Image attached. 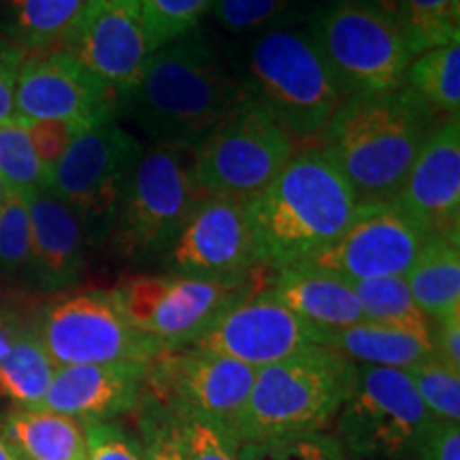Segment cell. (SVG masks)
<instances>
[{
    "instance_id": "6da1fadb",
    "label": "cell",
    "mask_w": 460,
    "mask_h": 460,
    "mask_svg": "<svg viewBox=\"0 0 460 460\" xmlns=\"http://www.w3.org/2000/svg\"><path fill=\"white\" fill-rule=\"evenodd\" d=\"M124 96L154 146L197 149L245 94L209 41L192 31L152 51Z\"/></svg>"
},
{
    "instance_id": "7a4b0ae2",
    "label": "cell",
    "mask_w": 460,
    "mask_h": 460,
    "mask_svg": "<svg viewBox=\"0 0 460 460\" xmlns=\"http://www.w3.org/2000/svg\"><path fill=\"white\" fill-rule=\"evenodd\" d=\"M435 115L405 84L345 96L322 132V152L341 171L358 205L394 203Z\"/></svg>"
},
{
    "instance_id": "3957f363",
    "label": "cell",
    "mask_w": 460,
    "mask_h": 460,
    "mask_svg": "<svg viewBox=\"0 0 460 460\" xmlns=\"http://www.w3.org/2000/svg\"><path fill=\"white\" fill-rule=\"evenodd\" d=\"M262 267H301L335 243L358 211L354 190L322 149L296 154L247 200Z\"/></svg>"
},
{
    "instance_id": "277c9868",
    "label": "cell",
    "mask_w": 460,
    "mask_h": 460,
    "mask_svg": "<svg viewBox=\"0 0 460 460\" xmlns=\"http://www.w3.org/2000/svg\"><path fill=\"white\" fill-rule=\"evenodd\" d=\"M241 88L273 113L296 141L322 137L345 101V92L307 26H281L258 34L245 56Z\"/></svg>"
},
{
    "instance_id": "5b68a950",
    "label": "cell",
    "mask_w": 460,
    "mask_h": 460,
    "mask_svg": "<svg viewBox=\"0 0 460 460\" xmlns=\"http://www.w3.org/2000/svg\"><path fill=\"white\" fill-rule=\"evenodd\" d=\"M356 365L322 345L256 371L234 437L241 441L322 433L354 386Z\"/></svg>"
},
{
    "instance_id": "8992f818",
    "label": "cell",
    "mask_w": 460,
    "mask_h": 460,
    "mask_svg": "<svg viewBox=\"0 0 460 460\" xmlns=\"http://www.w3.org/2000/svg\"><path fill=\"white\" fill-rule=\"evenodd\" d=\"M203 197L194 175V149H143L126 180L107 234L113 250L130 261L164 254Z\"/></svg>"
},
{
    "instance_id": "52a82bcc",
    "label": "cell",
    "mask_w": 460,
    "mask_h": 460,
    "mask_svg": "<svg viewBox=\"0 0 460 460\" xmlns=\"http://www.w3.org/2000/svg\"><path fill=\"white\" fill-rule=\"evenodd\" d=\"M262 290L256 271L234 278L200 275H128L111 296L137 331L164 349L194 343L226 309Z\"/></svg>"
},
{
    "instance_id": "ba28073f",
    "label": "cell",
    "mask_w": 460,
    "mask_h": 460,
    "mask_svg": "<svg viewBox=\"0 0 460 460\" xmlns=\"http://www.w3.org/2000/svg\"><path fill=\"white\" fill-rule=\"evenodd\" d=\"M337 420L343 454L362 458L416 456L439 427L402 369L356 365L354 386Z\"/></svg>"
},
{
    "instance_id": "9c48e42d",
    "label": "cell",
    "mask_w": 460,
    "mask_h": 460,
    "mask_svg": "<svg viewBox=\"0 0 460 460\" xmlns=\"http://www.w3.org/2000/svg\"><path fill=\"white\" fill-rule=\"evenodd\" d=\"M296 143L273 113L243 96L194 149V175L205 194L252 200L296 156Z\"/></svg>"
},
{
    "instance_id": "30bf717a",
    "label": "cell",
    "mask_w": 460,
    "mask_h": 460,
    "mask_svg": "<svg viewBox=\"0 0 460 460\" xmlns=\"http://www.w3.org/2000/svg\"><path fill=\"white\" fill-rule=\"evenodd\" d=\"M307 31L345 96L399 88L413 60L399 22L348 0L315 9Z\"/></svg>"
},
{
    "instance_id": "8fae6325",
    "label": "cell",
    "mask_w": 460,
    "mask_h": 460,
    "mask_svg": "<svg viewBox=\"0 0 460 460\" xmlns=\"http://www.w3.org/2000/svg\"><path fill=\"white\" fill-rule=\"evenodd\" d=\"M54 367L119 365L156 358L163 345L126 320L111 292L92 290L60 298L34 322Z\"/></svg>"
},
{
    "instance_id": "7c38bea8",
    "label": "cell",
    "mask_w": 460,
    "mask_h": 460,
    "mask_svg": "<svg viewBox=\"0 0 460 460\" xmlns=\"http://www.w3.org/2000/svg\"><path fill=\"white\" fill-rule=\"evenodd\" d=\"M143 146L107 119L79 130L49 175V190L82 217L90 243L107 237Z\"/></svg>"
},
{
    "instance_id": "4fadbf2b",
    "label": "cell",
    "mask_w": 460,
    "mask_h": 460,
    "mask_svg": "<svg viewBox=\"0 0 460 460\" xmlns=\"http://www.w3.org/2000/svg\"><path fill=\"white\" fill-rule=\"evenodd\" d=\"M256 369L203 349H163L147 362L143 393L177 416L214 420L230 433L239 427Z\"/></svg>"
},
{
    "instance_id": "5bb4252c",
    "label": "cell",
    "mask_w": 460,
    "mask_h": 460,
    "mask_svg": "<svg viewBox=\"0 0 460 460\" xmlns=\"http://www.w3.org/2000/svg\"><path fill=\"white\" fill-rule=\"evenodd\" d=\"M430 234L396 203L358 205L354 220L335 243L301 267L343 281L405 278Z\"/></svg>"
},
{
    "instance_id": "9a60e30c",
    "label": "cell",
    "mask_w": 460,
    "mask_h": 460,
    "mask_svg": "<svg viewBox=\"0 0 460 460\" xmlns=\"http://www.w3.org/2000/svg\"><path fill=\"white\" fill-rule=\"evenodd\" d=\"M118 90L65 49L26 56L15 79V119H62L92 128L111 119Z\"/></svg>"
},
{
    "instance_id": "2e32d148",
    "label": "cell",
    "mask_w": 460,
    "mask_h": 460,
    "mask_svg": "<svg viewBox=\"0 0 460 460\" xmlns=\"http://www.w3.org/2000/svg\"><path fill=\"white\" fill-rule=\"evenodd\" d=\"M320 335L271 290H258L226 309L192 348L243 362L258 371L320 345Z\"/></svg>"
},
{
    "instance_id": "e0dca14e",
    "label": "cell",
    "mask_w": 460,
    "mask_h": 460,
    "mask_svg": "<svg viewBox=\"0 0 460 460\" xmlns=\"http://www.w3.org/2000/svg\"><path fill=\"white\" fill-rule=\"evenodd\" d=\"M181 275L234 278L262 267L256 252L247 200L205 194L169 247Z\"/></svg>"
},
{
    "instance_id": "ac0fdd59",
    "label": "cell",
    "mask_w": 460,
    "mask_h": 460,
    "mask_svg": "<svg viewBox=\"0 0 460 460\" xmlns=\"http://www.w3.org/2000/svg\"><path fill=\"white\" fill-rule=\"evenodd\" d=\"M62 49L126 94L154 51L139 0H88Z\"/></svg>"
},
{
    "instance_id": "d6986e66",
    "label": "cell",
    "mask_w": 460,
    "mask_h": 460,
    "mask_svg": "<svg viewBox=\"0 0 460 460\" xmlns=\"http://www.w3.org/2000/svg\"><path fill=\"white\" fill-rule=\"evenodd\" d=\"M394 203L429 234L460 243V113L429 132Z\"/></svg>"
},
{
    "instance_id": "ffe728a7",
    "label": "cell",
    "mask_w": 460,
    "mask_h": 460,
    "mask_svg": "<svg viewBox=\"0 0 460 460\" xmlns=\"http://www.w3.org/2000/svg\"><path fill=\"white\" fill-rule=\"evenodd\" d=\"M147 365H68L56 367L37 410L71 416L82 422H102L139 405Z\"/></svg>"
},
{
    "instance_id": "44dd1931",
    "label": "cell",
    "mask_w": 460,
    "mask_h": 460,
    "mask_svg": "<svg viewBox=\"0 0 460 460\" xmlns=\"http://www.w3.org/2000/svg\"><path fill=\"white\" fill-rule=\"evenodd\" d=\"M32 237V281L58 292L77 284L84 273L88 234L82 217L51 190L26 194Z\"/></svg>"
},
{
    "instance_id": "7402d4cb",
    "label": "cell",
    "mask_w": 460,
    "mask_h": 460,
    "mask_svg": "<svg viewBox=\"0 0 460 460\" xmlns=\"http://www.w3.org/2000/svg\"><path fill=\"white\" fill-rule=\"evenodd\" d=\"M298 318L320 332L362 324L365 314L348 281L312 267L278 269L269 288Z\"/></svg>"
},
{
    "instance_id": "603a6c76",
    "label": "cell",
    "mask_w": 460,
    "mask_h": 460,
    "mask_svg": "<svg viewBox=\"0 0 460 460\" xmlns=\"http://www.w3.org/2000/svg\"><path fill=\"white\" fill-rule=\"evenodd\" d=\"M320 345L354 365L360 362L367 367H390L402 371H410L435 356V345L430 341L369 322L341 331L322 332Z\"/></svg>"
},
{
    "instance_id": "cb8c5ba5",
    "label": "cell",
    "mask_w": 460,
    "mask_h": 460,
    "mask_svg": "<svg viewBox=\"0 0 460 460\" xmlns=\"http://www.w3.org/2000/svg\"><path fill=\"white\" fill-rule=\"evenodd\" d=\"M4 435L28 460H85V422L37 407H20L7 418Z\"/></svg>"
},
{
    "instance_id": "d4e9b609",
    "label": "cell",
    "mask_w": 460,
    "mask_h": 460,
    "mask_svg": "<svg viewBox=\"0 0 460 460\" xmlns=\"http://www.w3.org/2000/svg\"><path fill=\"white\" fill-rule=\"evenodd\" d=\"M405 281L430 322L460 312V243L430 234Z\"/></svg>"
},
{
    "instance_id": "484cf974",
    "label": "cell",
    "mask_w": 460,
    "mask_h": 460,
    "mask_svg": "<svg viewBox=\"0 0 460 460\" xmlns=\"http://www.w3.org/2000/svg\"><path fill=\"white\" fill-rule=\"evenodd\" d=\"M88 0H11V28L26 56L65 48Z\"/></svg>"
},
{
    "instance_id": "4316f807",
    "label": "cell",
    "mask_w": 460,
    "mask_h": 460,
    "mask_svg": "<svg viewBox=\"0 0 460 460\" xmlns=\"http://www.w3.org/2000/svg\"><path fill=\"white\" fill-rule=\"evenodd\" d=\"M54 371L37 329L26 322L7 352L0 356V396L17 407H37L48 393Z\"/></svg>"
},
{
    "instance_id": "83f0119b",
    "label": "cell",
    "mask_w": 460,
    "mask_h": 460,
    "mask_svg": "<svg viewBox=\"0 0 460 460\" xmlns=\"http://www.w3.org/2000/svg\"><path fill=\"white\" fill-rule=\"evenodd\" d=\"M369 324L410 332L433 343V322L413 301L405 278H379L349 281Z\"/></svg>"
},
{
    "instance_id": "f1b7e54d",
    "label": "cell",
    "mask_w": 460,
    "mask_h": 460,
    "mask_svg": "<svg viewBox=\"0 0 460 460\" xmlns=\"http://www.w3.org/2000/svg\"><path fill=\"white\" fill-rule=\"evenodd\" d=\"M402 84L430 113L446 118L460 111V41L416 56Z\"/></svg>"
},
{
    "instance_id": "f546056e",
    "label": "cell",
    "mask_w": 460,
    "mask_h": 460,
    "mask_svg": "<svg viewBox=\"0 0 460 460\" xmlns=\"http://www.w3.org/2000/svg\"><path fill=\"white\" fill-rule=\"evenodd\" d=\"M399 26L413 58L460 41V0H401Z\"/></svg>"
},
{
    "instance_id": "4dcf8cb0",
    "label": "cell",
    "mask_w": 460,
    "mask_h": 460,
    "mask_svg": "<svg viewBox=\"0 0 460 460\" xmlns=\"http://www.w3.org/2000/svg\"><path fill=\"white\" fill-rule=\"evenodd\" d=\"M0 279L32 281V237L26 197L7 192L0 203Z\"/></svg>"
},
{
    "instance_id": "1f68e13d",
    "label": "cell",
    "mask_w": 460,
    "mask_h": 460,
    "mask_svg": "<svg viewBox=\"0 0 460 460\" xmlns=\"http://www.w3.org/2000/svg\"><path fill=\"white\" fill-rule=\"evenodd\" d=\"M0 177L11 192L32 194L49 190V177L39 163L26 124L9 119L0 124Z\"/></svg>"
},
{
    "instance_id": "d6a6232c",
    "label": "cell",
    "mask_w": 460,
    "mask_h": 460,
    "mask_svg": "<svg viewBox=\"0 0 460 460\" xmlns=\"http://www.w3.org/2000/svg\"><path fill=\"white\" fill-rule=\"evenodd\" d=\"M407 376L411 377L420 399L441 424L460 422V369L433 356L407 371Z\"/></svg>"
},
{
    "instance_id": "836d02e7",
    "label": "cell",
    "mask_w": 460,
    "mask_h": 460,
    "mask_svg": "<svg viewBox=\"0 0 460 460\" xmlns=\"http://www.w3.org/2000/svg\"><path fill=\"white\" fill-rule=\"evenodd\" d=\"M345 454L335 437L303 433L269 439L241 441L237 460H343Z\"/></svg>"
},
{
    "instance_id": "e575fe53",
    "label": "cell",
    "mask_w": 460,
    "mask_h": 460,
    "mask_svg": "<svg viewBox=\"0 0 460 460\" xmlns=\"http://www.w3.org/2000/svg\"><path fill=\"white\" fill-rule=\"evenodd\" d=\"M149 41L156 51L183 34L197 31L214 0H139Z\"/></svg>"
},
{
    "instance_id": "d590c367",
    "label": "cell",
    "mask_w": 460,
    "mask_h": 460,
    "mask_svg": "<svg viewBox=\"0 0 460 460\" xmlns=\"http://www.w3.org/2000/svg\"><path fill=\"white\" fill-rule=\"evenodd\" d=\"M295 0H214L211 13L228 32H267L288 26Z\"/></svg>"
},
{
    "instance_id": "8d00e7d4",
    "label": "cell",
    "mask_w": 460,
    "mask_h": 460,
    "mask_svg": "<svg viewBox=\"0 0 460 460\" xmlns=\"http://www.w3.org/2000/svg\"><path fill=\"white\" fill-rule=\"evenodd\" d=\"M139 429L143 437V460H186L181 422L177 413L141 393Z\"/></svg>"
},
{
    "instance_id": "74e56055",
    "label": "cell",
    "mask_w": 460,
    "mask_h": 460,
    "mask_svg": "<svg viewBox=\"0 0 460 460\" xmlns=\"http://www.w3.org/2000/svg\"><path fill=\"white\" fill-rule=\"evenodd\" d=\"M181 422L186 460H237L239 439L226 427L199 416H177Z\"/></svg>"
},
{
    "instance_id": "f35d334b",
    "label": "cell",
    "mask_w": 460,
    "mask_h": 460,
    "mask_svg": "<svg viewBox=\"0 0 460 460\" xmlns=\"http://www.w3.org/2000/svg\"><path fill=\"white\" fill-rule=\"evenodd\" d=\"M88 458L85 460H143L141 444L118 424L85 422Z\"/></svg>"
},
{
    "instance_id": "ab89813d",
    "label": "cell",
    "mask_w": 460,
    "mask_h": 460,
    "mask_svg": "<svg viewBox=\"0 0 460 460\" xmlns=\"http://www.w3.org/2000/svg\"><path fill=\"white\" fill-rule=\"evenodd\" d=\"M28 137H31L34 152L41 166L48 172V177L54 171L58 160L62 158V154L66 152L68 143L73 141V137L79 130H84L82 126L62 122V119H39V122H24Z\"/></svg>"
},
{
    "instance_id": "60d3db41",
    "label": "cell",
    "mask_w": 460,
    "mask_h": 460,
    "mask_svg": "<svg viewBox=\"0 0 460 460\" xmlns=\"http://www.w3.org/2000/svg\"><path fill=\"white\" fill-rule=\"evenodd\" d=\"M24 58V49H20L17 45L0 41V124L15 118V79Z\"/></svg>"
},
{
    "instance_id": "b9f144b4",
    "label": "cell",
    "mask_w": 460,
    "mask_h": 460,
    "mask_svg": "<svg viewBox=\"0 0 460 460\" xmlns=\"http://www.w3.org/2000/svg\"><path fill=\"white\" fill-rule=\"evenodd\" d=\"M435 356L454 369H460V312L437 320L433 326Z\"/></svg>"
},
{
    "instance_id": "7bdbcfd3",
    "label": "cell",
    "mask_w": 460,
    "mask_h": 460,
    "mask_svg": "<svg viewBox=\"0 0 460 460\" xmlns=\"http://www.w3.org/2000/svg\"><path fill=\"white\" fill-rule=\"evenodd\" d=\"M418 460H460L458 424H439L416 454Z\"/></svg>"
},
{
    "instance_id": "ee69618b",
    "label": "cell",
    "mask_w": 460,
    "mask_h": 460,
    "mask_svg": "<svg viewBox=\"0 0 460 460\" xmlns=\"http://www.w3.org/2000/svg\"><path fill=\"white\" fill-rule=\"evenodd\" d=\"M348 3L362 4V7H369L373 11H379V13L393 17V20L399 22L401 0H348Z\"/></svg>"
},
{
    "instance_id": "f6af8a7d",
    "label": "cell",
    "mask_w": 460,
    "mask_h": 460,
    "mask_svg": "<svg viewBox=\"0 0 460 460\" xmlns=\"http://www.w3.org/2000/svg\"><path fill=\"white\" fill-rule=\"evenodd\" d=\"M0 460H28L24 454L20 452V447L4 435L3 429H0Z\"/></svg>"
},
{
    "instance_id": "bcb514c9",
    "label": "cell",
    "mask_w": 460,
    "mask_h": 460,
    "mask_svg": "<svg viewBox=\"0 0 460 460\" xmlns=\"http://www.w3.org/2000/svg\"><path fill=\"white\" fill-rule=\"evenodd\" d=\"M7 192H9V190H7V186H4L3 177H0V203H3L4 197H7Z\"/></svg>"
},
{
    "instance_id": "7dc6e473",
    "label": "cell",
    "mask_w": 460,
    "mask_h": 460,
    "mask_svg": "<svg viewBox=\"0 0 460 460\" xmlns=\"http://www.w3.org/2000/svg\"><path fill=\"white\" fill-rule=\"evenodd\" d=\"M4 312V307H3V305H0V314H3Z\"/></svg>"
}]
</instances>
